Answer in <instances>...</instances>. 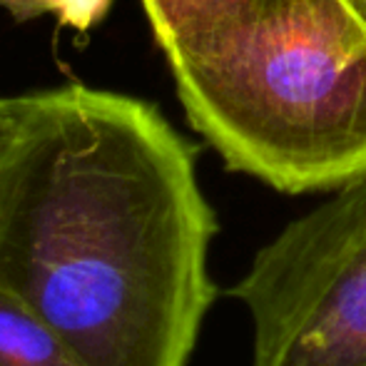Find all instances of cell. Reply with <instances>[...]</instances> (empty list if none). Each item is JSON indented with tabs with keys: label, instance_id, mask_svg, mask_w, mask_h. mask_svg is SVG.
Masks as SVG:
<instances>
[{
	"label": "cell",
	"instance_id": "6da1fadb",
	"mask_svg": "<svg viewBox=\"0 0 366 366\" xmlns=\"http://www.w3.org/2000/svg\"><path fill=\"white\" fill-rule=\"evenodd\" d=\"M0 159V290L90 366H187L217 297L197 149L130 95H23Z\"/></svg>",
	"mask_w": 366,
	"mask_h": 366
},
{
	"label": "cell",
	"instance_id": "7a4b0ae2",
	"mask_svg": "<svg viewBox=\"0 0 366 366\" xmlns=\"http://www.w3.org/2000/svg\"><path fill=\"white\" fill-rule=\"evenodd\" d=\"M169 68L234 172L290 194L366 172V23L344 0H272L217 53Z\"/></svg>",
	"mask_w": 366,
	"mask_h": 366
},
{
	"label": "cell",
	"instance_id": "3957f363",
	"mask_svg": "<svg viewBox=\"0 0 366 366\" xmlns=\"http://www.w3.org/2000/svg\"><path fill=\"white\" fill-rule=\"evenodd\" d=\"M254 366H366V172L290 222L229 290Z\"/></svg>",
	"mask_w": 366,
	"mask_h": 366
},
{
	"label": "cell",
	"instance_id": "277c9868",
	"mask_svg": "<svg viewBox=\"0 0 366 366\" xmlns=\"http://www.w3.org/2000/svg\"><path fill=\"white\" fill-rule=\"evenodd\" d=\"M272 0H142L152 33L169 65L199 60L224 48L254 23Z\"/></svg>",
	"mask_w": 366,
	"mask_h": 366
},
{
	"label": "cell",
	"instance_id": "5b68a950",
	"mask_svg": "<svg viewBox=\"0 0 366 366\" xmlns=\"http://www.w3.org/2000/svg\"><path fill=\"white\" fill-rule=\"evenodd\" d=\"M0 366H90L23 302L0 290Z\"/></svg>",
	"mask_w": 366,
	"mask_h": 366
},
{
	"label": "cell",
	"instance_id": "8992f818",
	"mask_svg": "<svg viewBox=\"0 0 366 366\" xmlns=\"http://www.w3.org/2000/svg\"><path fill=\"white\" fill-rule=\"evenodd\" d=\"M18 20H28L33 15L58 13L65 25L87 28L97 23L110 8V0H0Z\"/></svg>",
	"mask_w": 366,
	"mask_h": 366
},
{
	"label": "cell",
	"instance_id": "52a82bcc",
	"mask_svg": "<svg viewBox=\"0 0 366 366\" xmlns=\"http://www.w3.org/2000/svg\"><path fill=\"white\" fill-rule=\"evenodd\" d=\"M25 102L23 97H3L0 95V159L8 154L13 147L15 137L20 132V122H23Z\"/></svg>",
	"mask_w": 366,
	"mask_h": 366
},
{
	"label": "cell",
	"instance_id": "ba28073f",
	"mask_svg": "<svg viewBox=\"0 0 366 366\" xmlns=\"http://www.w3.org/2000/svg\"><path fill=\"white\" fill-rule=\"evenodd\" d=\"M344 3H347L349 8H352L354 13H357L359 18H362L364 23H366V0H344Z\"/></svg>",
	"mask_w": 366,
	"mask_h": 366
}]
</instances>
